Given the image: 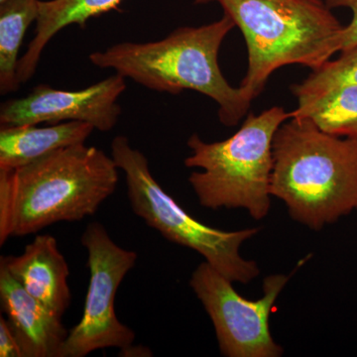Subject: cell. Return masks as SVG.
I'll use <instances>...</instances> for the list:
<instances>
[{
  "label": "cell",
  "instance_id": "obj_1",
  "mask_svg": "<svg viewBox=\"0 0 357 357\" xmlns=\"http://www.w3.org/2000/svg\"><path fill=\"white\" fill-rule=\"evenodd\" d=\"M119 171L112 156L84 143L0 170V245L95 215L116 190Z\"/></svg>",
  "mask_w": 357,
  "mask_h": 357
},
{
  "label": "cell",
  "instance_id": "obj_2",
  "mask_svg": "<svg viewBox=\"0 0 357 357\" xmlns=\"http://www.w3.org/2000/svg\"><path fill=\"white\" fill-rule=\"evenodd\" d=\"M273 161L271 196L295 222L321 230L357 210V138L290 117L275 133Z\"/></svg>",
  "mask_w": 357,
  "mask_h": 357
},
{
  "label": "cell",
  "instance_id": "obj_3",
  "mask_svg": "<svg viewBox=\"0 0 357 357\" xmlns=\"http://www.w3.org/2000/svg\"><path fill=\"white\" fill-rule=\"evenodd\" d=\"M234 26L225 13L211 24L178 28L160 41L115 44L91 54L89 61L152 91L174 95L187 89L199 91L218 103L222 123L236 126L252 100L241 86L227 83L218 65L220 46Z\"/></svg>",
  "mask_w": 357,
  "mask_h": 357
},
{
  "label": "cell",
  "instance_id": "obj_4",
  "mask_svg": "<svg viewBox=\"0 0 357 357\" xmlns=\"http://www.w3.org/2000/svg\"><path fill=\"white\" fill-rule=\"evenodd\" d=\"M243 32L248 70L241 88L255 100L272 73L288 65L312 70L342 51L344 26L325 0H217Z\"/></svg>",
  "mask_w": 357,
  "mask_h": 357
},
{
  "label": "cell",
  "instance_id": "obj_5",
  "mask_svg": "<svg viewBox=\"0 0 357 357\" xmlns=\"http://www.w3.org/2000/svg\"><path fill=\"white\" fill-rule=\"evenodd\" d=\"M291 112L273 107L259 115L249 114L231 137L208 143L198 134L188 140L191 155L188 168H198L189 177L204 208H244L255 220L267 217L271 208L273 139Z\"/></svg>",
  "mask_w": 357,
  "mask_h": 357
},
{
  "label": "cell",
  "instance_id": "obj_6",
  "mask_svg": "<svg viewBox=\"0 0 357 357\" xmlns=\"http://www.w3.org/2000/svg\"><path fill=\"white\" fill-rule=\"evenodd\" d=\"M112 157L126 175L133 213L148 227L171 243L196 251L234 283H250L260 274L257 263L241 255V245L257 236L259 229L227 231L199 222L164 191L150 171L147 157L131 146L126 136L114 138Z\"/></svg>",
  "mask_w": 357,
  "mask_h": 357
},
{
  "label": "cell",
  "instance_id": "obj_7",
  "mask_svg": "<svg viewBox=\"0 0 357 357\" xmlns=\"http://www.w3.org/2000/svg\"><path fill=\"white\" fill-rule=\"evenodd\" d=\"M81 243L88 251V292L81 321L69 331L59 357H86L105 349L126 351L133 344L135 333L117 318L115 298L135 266L137 253L115 243L100 222L89 223Z\"/></svg>",
  "mask_w": 357,
  "mask_h": 357
},
{
  "label": "cell",
  "instance_id": "obj_8",
  "mask_svg": "<svg viewBox=\"0 0 357 357\" xmlns=\"http://www.w3.org/2000/svg\"><path fill=\"white\" fill-rule=\"evenodd\" d=\"M290 275L272 274L263 280V296L248 300L234 282L204 261L192 272L190 286L215 326L220 354L225 357H280L283 347L270 332L269 319Z\"/></svg>",
  "mask_w": 357,
  "mask_h": 357
},
{
  "label": "cell",
  "instance_id": "obj_9",
  "mask_svg": "<svg viewBox=\"0 0 357 357\" xmlns=\"http://www.w3.org/2000/svg\"><path fill=\"white\" fill-rule=\"evenodd\" d=\"M126 89V77L117 73L79 91L39 84L24 98L2 103L0 122L4 126H14L81 121L107 132L119 121V98Z\"/></svg>",
  "mask_w": 357,
  "mask_h": 357
},
{
  "label": "cell",
  "instance_id": "obj_10",
  "mask_svg": "<svg viewBox=\"0 0 357 357\" xmlns=\"http://www.w3.org/2000/svg\"><path fill=\"white\" fill-rule=\"evenodd\" d=\"M0 301L23 357H59L69 335L62 317L30 295L2 264Z\"/></svg>",
  "mask_w": 357,
  "mask_h": 357
},
{
  "label": "cell",
  "instance_id": "obj_11",
  "mask_svg": "<svg viewBox=\"0 0 357 357\" xmlns=\"http://www.w3.org/2000/svg\"><path fill=\"white\" fill-rule=\"evenodd\" d=\"M0 264L30 295L58 316L63 317L69 309V264L59 249L57 239L51 234L36 236L22 255L2 256Z\"/></svg>",
  "mask_w": 357,
  "mask_h": 357
},
{
  "label": "cell",
  "instance_id": "obj_12",
  "mask_svg": "<svg viewBox=\"0 0 357 357\" xmlns=\"http://www.w3.org/2000/svg\"><path fill=\"white\" fill-rule=\"evenodd\" d=\"M91 124L61 122L46 128L37 124L4 126L0 130V170L28 165L52 152L86 143L93 131Z\"/></svg>",
  "mask_w": 357,
  "mask_h": 357
},
{
  "label": "cell",
  "instance_id": "obj_13",
  "mask_svg": "<svg viewBox=\"0 0 357 357\" xmlns=\"http://www.w3.org/2000/svg\"><path fill=\"white\" fill-rule=\"evenodd\" d=\"M122 0H40L39 16L36 20L34 38L24 55L20 59L17 79L20 84L29 81L38 66L45 47L67 26L84 27L91 18L116 9ZM217 0H196L197 3H208Z\"/></svg>",
  "mask_w": 357,
  "mask_h": 357
},
{
  "label": "cell",
  "instance_id": "obj_14",
  "mask_svg": "<svg viewBox=\"0 0 357 357\" xmlns=\"http://www.w3.org/2000/svg\"><path fill=\"white\" fill-rule=\"evenodd\" d=\"M291 117H307L332 135L357 138V84H344L301 98Z\"/></svg>",
  "mask_w": 357,
  "mask_h": 357
},
{
  "label": "cell",
  "instance_id": "obj_15",
  "mask_svg": "<svg viewBox=\"0 0 357 357\" xmlns=\"http://www.w3.org/2000/svg\"><path fill=\"white\" fill-rule=\"evenodd\" d=\"M40 0H6L0 3V91H17L21 44L28 27L39 16Z\"/></svg>",
  "mask_w": 357,
  "mask_h": 357
},
{
  "label": "cell",
  "instance_id": "obj_16",
  "mask_svg": "<svg viewBox=\"0 0 357 357\" xmlns=\"http://www.w3.org/2000/svg\"><path fill=\"white\" fill-rule=\"evenodd\" d=\"M344 84H357V45L342 51L337 60L328 61L312 70L302 84L294 86L293 91L301 100Z\"/></svg>",
  "mask_w": 357,
  "mask_h": 357
},
{
  "label": "cell",
  "instance_id": "obj_17",
  "mask_svg": "<svg viewBox=\"0 0 357 357\" xmlns=\"http://www.w3.org/2000/svg\"><path fill=\"white\" fill-rule=\"evenodd\" d=\"M330 8L347 7L352 13L351 22L344 26L342 31V51L357 45V0H325ZM340 51V52H342Z\"/></svg>",
  "mask_w": 357,
  "mask_h": 357
},
{
  "label": "cell",
  "instance_id": "obj_18",
  "mask_svg": "<svg viewBox=\"0 0 357 357\" xmlns=\"http://www.w3.org/2000/svg\"><path fill=\"white\" fill-rule=\"evenodd\" d=\"M0 357H23L20 344L3 316L0 317Z\"/></svg>",
  "mask_w": 357,
  "mask_h": 357
},
{
  "label": "cell",
  "instance_id": "obj_19",
  "mask_svg": "<svg viewBox=\"0 0 357 357\" xmlns=\"http://www.w3.org/2000/svg\"><path fill=\"white\" fill-rule=\"evenodd\" d=\"M119 354H121V356H152L151 351H150L148 347H134V345H131L130 347H128L126 351H121Z\"/></svg>",
  "mask_w": 357,
  "mask_h": 357
},
{
  "label": "cell",
  "instance_id": "obj_20",
  "mask_svg": "<svg viewBox=\"0 0 357 357\" xmlns=\"http://www.w3.org/2000/svg\"><path fill=\"white\" fill-rule=\"evenodd\" d=\"M6 0H0V3H3V2H6Z\"/></svg>",
  "mask_w": 357,
  "mask_h": 357
}]
</instances>
